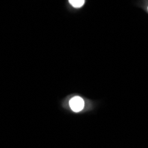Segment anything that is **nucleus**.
<instances>
[{"instance_id": "1", "label": "nucleus", "mask_w": 148, "mask_h": 148, "mask_svg": "<svg viewBox=\"0 0 148 148\" xmlns=\"http://www.w3.org/2000/svg\"><path fill=\"white\" fill-rule=\"evenodd\" d=\"M69 106L74 112H80L84 107V100L78 96L72 98L69 101Z\"/></svg>"}, {"instance_id": "2", "label": "nucleus", "mask_w": 148, "mask_h": 148, "mask_svg": "<svg viewBox=\"0 0 148 148\" xmlns=\"http://www.w3.org/2000/svg\"><path fill=\"white\" fill-rule=\"evenodd\" d=\"M85 2V0H69V3L74 6V7H81L83 6Z\"/></svg>"}, {"instance_id": "3", "label": "nucleus", "mask_w": 148, "mask_h": 148, "mask_svg": "<svg viewBox=\"0 0 148 148\" xmlns=\"http://www.w3.org/2000/svg\"><path fill=\"white\" fill-rule=\"evenodd\" d=\"M147 10H148V8H147Z\"/></svg>"}]
</instances>
